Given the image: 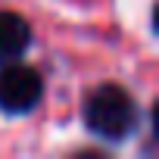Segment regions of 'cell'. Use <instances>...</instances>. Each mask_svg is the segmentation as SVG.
Instances as JSON below:
<instances>
[{"mask_svg": "<svg viewBox=\"0 0 159 159\" xmlns=\"http://www.w3.org/2000/svg\"><path fill=\"white\" fill-rule=\"evenodd\" d=\"M84 125L103 140H125L137 128V106L119 84H100L84 100Z\"/></svg>", "mask_w": 159, "mask_h": 159, "instance_id": "obj_1", "label": "cell"}, {"mask_svg": "<svg viewBox=\"0 0 159 159\" xmlns=\"http://www.w3.org/2000/svg\"><path fill=\"white\" fill-rule=\"evenodd\" d=\"M31 44V25L10 10H0V66L19 59Z\"/></svg>", "mask_w": 159, "mask_h": 159, "instance_id": "obj_3", "label": "cell"}, {"mask_svg": "<svg viewBox=\"0 0 159 159\" xmlns=\"http://www.w3.org/2000/svg\"><path fill=\"white\" fill-rule=\"evenodd\" d=\"M44 94V81L41 72L25 66V62H3L0 69V109L10 116H22L28 109L38 106Z\"/></svg>", "mask_w": 159, "mask_h": 159, "instance_id": "obj_2", "label": "cell"}]
</instances>
